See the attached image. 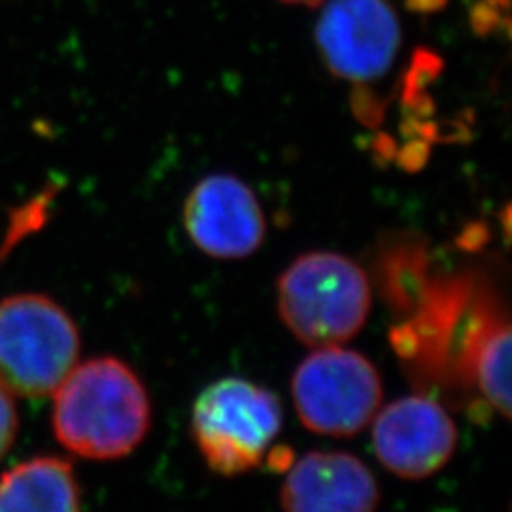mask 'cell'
Here are the masks:
<instances>
[{"label": "cell", "instance_id": "obj_1", "mask_svg": "<svg viewBox=\"0 0 512 512\" xmlns=\"http://www.w3.org/2000/svg\"><path fill=\"white\" fill-rule=\"evenodd\" d=\"M150 425L147 385L118 357L78 363L54 391L55 440L78 458H128L147 439Z\"/></svg>", "mask_w": 512, "mask_h": 512}, {"label": "cell", "instance_id": "obj_2", "mask_svg": "<svg viewBox=\"0 0 512 512\" xmlns=\"http://www.w3.org/2000/svg\"><path fill=\"white\" fill-rule=\"evenodd\" d=\"M372 310L365 270L349 256L313 251L293 260L277 279V311L294 338L310 348L342 346Z\"/></svg>", "mask_w": 512, "mask_h": 512}, {"label": "cell", "instance_id": "obj_3", "mask_svg": "<svg viewBox=\"0 0 512 512\" xmlns=\"http://www.w3.org/2000/svg\"><path fill=\"white\" fill-rule=\"evenodd\" d=\"M80 332L73 317L42 293L0 300V385L14 397L44 399L78 365Z\"/></svg>", "mask_w": 512, "mask_h": 512}, {"label": "cell", "instance_id": "obj_4", "mask_svg": "<svg viewBox=\"0 0 512 512\" xmlns=\"http://www.w3.org/2000/svg\"><path fill=\"white\" fill-rule=\"evenodd\" d=\"M281 427L279 397L243 378H222L207 385L192 406L194 442L207 467L226 478L258 467Z\"/></svg>", "mask_w": 512, "mask_h": 512}, {"label": "cell", "instance_id": "obj_5", "mask_svg": "<svg viewBox=\"0 0 512 512\" xmlns=\"http://www.w3.org/2000/svg\"><path fill=\"white\" fill-rule=\"evenodd\" d=\"M291 393L296 414L308 431L349 439L382 408L384 384L378 368L363 353L325 346L313 349L296 366Z\"/></svg>", "mask_w": 512, "mask_h": 512}, {"label": "cell", "instance_id": "obj_6", "mask_svg": "<svg viewBox=\"0 0 512 512\" xmlns=\"http://www.w3.org/2000/svg\"><path fill=\"white\" fill-rule=\"evenodd\" d=\"M330 73L365 84L384 76L401 46V25L387 0H330L315 27Z\"/></svg>", "mask_w": 512, "mask_h": 512}, {"label": "cell", "instance_id": "obj_7", "mask_svg": "<svg viewBox=\"0 0 512 512\" xmlns=\"http://www.w3.org/2000/svg\"><path fill=\"white\" fill-rule=\"evenodd\" d=\"M372 444L389 473L423 480L450 463L458 448V427L433 397L408 395L376 412Z\"/></svg>", "mask_w": 512, "mask_h": 512}, {"label": "cell", "instance_id": "obj_8", "mask_svg": "<svg viewBox=\"0 0 512 512\" xmlns=\"http://www.w3.org/2000/svg\"><path fill=\"white\" fill-rule=\"evenodd\" d=\"M183 220L190 241L219 260L247 258L266 239V217L255 192L228 173L209 175L192 188Z\"/></svg>", "mask_w": 512, "mask_h": 512}, {"label": "cell", "instance_id": "obj_9", "mask_svg": "<svg viewBox=\"0 0 512 512\" xmlns=\"http://www.w3.org/2000/svg\"><path fill=\"white\" fill-rule=\"evenodd\" d=\"M283 512H378L380 486L365 461L348 452H308L287 467Z\"/></svg>", "mask_w": 512, "mask_h": 512}, {"label": "cell", "instance_id": "obj_10", "mask_svg": "<svg viewBox=\"0 0 512 512\" xmlns=\"http://www.w3.org/2000/svg\"><path fill=\"white\" fill-rule=\"evenodd\" d=\"M0 512H82V488L73 463L35 456L4 471Z\"/></svg>", "mask_w": 512, "mask_h": 512}, {"label": "cell", "instance_id": "obj_11", "mask_svg": "<svg viewBox=\"0 0 512 512\" xmlns=\"http://www.w3.org/2000/svg\"><path fill=\"white\" fill-rule=\"evenodd\" d=\"M19 414L14 395L0 385V461L12 450L18 439Z\"/></svg>", "mask_w": 512, "mask_h": 512}, {"label": "cell", "instance_id": "obj_12", "mask_svg": "<svg viewBox=\"0 0 512 512\" xmlns=\"http://www.w3.org/2000/svg\"><path fill=\"white\" fill-rule=\"evenodd\" d=\"M281 2L293 4V6H308V8H313V6H319V4L325 2V0H281Z\"/></svg>", "mask_w": 512, "mask_h": 512}]
</instances>
